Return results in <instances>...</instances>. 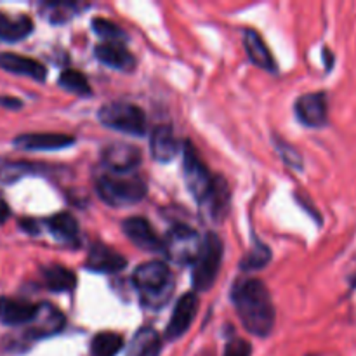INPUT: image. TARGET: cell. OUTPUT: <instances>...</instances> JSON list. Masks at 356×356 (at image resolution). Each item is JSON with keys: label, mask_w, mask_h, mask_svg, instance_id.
Listing matches in <instances>:
<instances>
[{"label": "cell", "mask_w": 356, "mask_h": 356, "mask_svg": "<svg viewBox=\"0 0 356 356\" xmlns=\"http://www.w3.org/2000/svg\"><path fill=\"white\" fill-rule=\"evenodd\" d=\"M94 54L103 65L117 68L120 72H131L136 66V58L125 47L124 42H101L94 49Z\"/></svg>", "instance_id": "9a60e30c"}, {"label": "cell", "mask_w": 356, "mask_h": 356, "mask_svg": "<svg viewBox=\"0 0 356 356\" xmlns=\"http://www.w3.org/2000/svg\"><path fill=\"white\" fill-rule=\"evenodd\" d=\"M198 312V296L195 292H186L179 298L177 305L174 306V312L170 315L169 325L165 329V337L169 341L179 339L193 323Z\"/></svg>", "instance_id": "30bf717a"}, {"label": "cell", "mask_w": 356, "mask_h": 356, "mask_svg": "<svg viewBox=\"0 0 356 356\" xmlns=\"http://www.w3.org/2000/svg\"><path fill=\"white\" fill-rule=\"evenodd\" d=\"M122 229H124L125 236L139 249L146 250V252H163V240L156 235L148 219L139 218V216L127 218L122 222Z\"/></svg>", "instance_id": "8fae6325"}, {"label": "cell", "mask_w": 356, "mask_h": 356, "mask_svg": "<svg viewBox=\"0 0 356 356\" xmlns=\"http://www.w3.org/2000/svg\"><path fill=\"white\" fill-rule=\"evenodd\" d=\"M125 266H127V259L104 243H94L87 254L86 268L96 273H118Z\"/></svg>", "instance_id": "4fadbf2b"}, {"label": "cell", "mask_w": 356, "mask_h": 356, "mask_svg": "<svg viewBox=\"0 0 356 356\" xmlns=\"http://www.w3.org/2000/svg\"><path fill=\"white\" fill-rule=\"evenodd\" d=\"M96 191L104 204L111 207H125L141 202L146 195V184L134 174L108 172L97 177Z\"/></svg>", "instance_id": "3957f363"}, {"label": "cell", "mask_w": 356, "mask_h": 356, "mask_svg": "<svg viewBox=\"0 0 356 356\" xmlns=\"http://www.w3.org/2000/svg\"><path fill=\"white\" fill-rule=\"evenodd\" d=\"M162 350L160 334L152 327H141L132 337L125 356H159Z\"/></svg>", "instance_id": "ffe728a7"}, {"label": "cell", "mask_w": 356, "mask_h": 356, "mask_svg": "<svg viewBox=\"0 0 356 356\" xmlns=\"http://www.w3.org/2000/svg\"><path fill=\"white\" fill-rule=\"evenodd\" d=\"M323 54H325L323 58H325V61H327V70H330L334 65V54L329 51V49H323Z\"/></svg>", "instance_id": "836d02e7"}, {"label": "cell", "mask_w": 356, "mask_h": 356, "mask_svg": "<svg viewBox=\"0 0 356 356\" xmlns=\"http://www.w3.org/2000/svg\"><path fill=\"white\" fill-rule=\"evenodd\" d=\"M44 280L52 292H72L76 287V275L61 264L44 268Z\"/></svg>", "instance_id": "603a6c76"}, {"label": "cell", "mask_w": 356, "mask_h": 356, "mask_svg": "<svg viewBox=\"0 0 356 356\" xmlns=\"http://www.w3.org/2000/svg\"><path fill=\"white\" fill-rule=\"evenodd\" d=\"M9 214H10L9 205H7V202L0 197V225H2V222H6V219L9 218Z\"/></svg>", "instance_id": "d6a6232c"}, {"label": "cell", "mask_w": 356, "mask_h": 356, "mask_svg": "<svg viewBox=\"0 0 356 356\" xmlns=\"http://www.w3.org/2000/svg\"><path fill=\"white\" fill-rule=\"evenodd\" d=\"M277 148H278V152L282 153V159L285 160V163H287L289 167H292V169H299V170L302 169L301 155H299V153L296 152L291 145H287V143L277 139Z\"/></svg>", "instance_id": "f1b7e54d"}, {"label": "cell", "mask_w": 356, "mask_h": 356, "mask_svg": "<svg viewBox=\"0 0 356 356\" xmlns=\"http://www.w3.org/2000/svg\"><path fill=\"white\" fill-rule=\"evenodd\" d=\"M200 245V236L193 228L186 225H176L169 229L163 238V254L169 261L184 266V264L193 263Z\"/></svg>", "instance_id": "52a82bcc"}, {"label": "cell", "mask_w": 356, "mask_h": 356, "mask_svg": "<svg viewBox=\"0 0 356 356\" xmlns=\"http://www.w3.org/2000/svg\"><path fill=\"white\" fill-rule=\"evenodd\" d=\"M92 30L103 38V42H122L125 37L124 30L110 19L104 17H94L92 19Z\"/></svg>", "instance_id": "83f0119b"}, {"label": "cell", "mask_w": 356, "mask_h": 356, "mask_svg": "<svg viewBox=\"0 0 356 356\" xmlns=\"http://www.w3.org/2000/svg\"><path fill=\"white\" fill-rule=\"evenodd\" d=\"M271 261V250L268 249L266 245L257 242L252 249L247 252V256L243 257L242 263H240V268L243 271H252V270H261V268L266 266Z\"/></svg>", "instance_id": "4316f807"}, {"label": "cell", "mask_w": 356, "mask_h": 356, "mask_svg": "<svg viewBox=\"0 0 356 356\" xmlns=\"http://www.w3.org/2000/svg\"><path fill=\"white\" fill-rule=\"evenodd\" d=\"M38 306L21 299L2 298L0 299V320L6 325H24L33 320Z\"/></svg>", "instance_id": "d6986e66"}, {"label": "cell", "mask_w": 356, "mask_h": 356, "mask_svg": "<svg viewBox=\"0 0 356 356\" xmlns=\"http://www.w3.org/2000/svg\"><path fill=\"white\" fill-rule=\"evenodd\" d=\"M101 124L113 131L124 132L131 136L146 134V115L138 104L129 101H111L103 104L97 113Z\"/></svg>", "instance_id": "5b68a950"}, {"label": "cell", "mask_w": 356, "mask_h": 356, "mask_svg": "<svg viewBox=\"0 0 356 356\" xmlns=\"http://www.w3.org/2000/svg\"><path fill=\"white\" fill-rule=\"evenodd\" d=\"M183 174L188 191L202 205L214 188L216 176H212L211 170L198 155L197 148L190 141L183 145Z\"/></svg>", "instance_id": "8992f818"}, {"label": "cell", "mask_w": 356, "mask_h": 356, "mask_svg": "<svg viewBox=\"0 0 356 356\" xmlns=\"http://www.w3.org/2000/svg\"><path fill=\"white\" fill-rule=\"evenodd\" d=\"M59 86L68 92L76 94V96H90L92 94L87 76L76 70H63L61 75H59Z\"/></svg>", "instance_id": "484cf974"}, {"label": "cell", "mask_w": 356, "mask_h": 356, "mask_svg": "<svg viewBox=\"0 0 356 356\" xmlns=\"http://www.w3.org/2000/svg\"><path fill=\"white\" fill-rule=\"evenodd\" d=\"M104 167L113 174H132L141 163V152L129 143H111L103 149Z\"/></svg>", "instance_id": "9c48e42d"}, {"label": "cell", "mask_w": 356, "mask_h": 356, "mask_svg": "<svg viewBox=\"0 0 356 356\" xmlns=\"http://www.w3.org/2000/svg\"><path fill=\"white\" fill-rule=\"evenodd\" d=\"M124 348V337L117 332H99L90 343L92 356H117Z\"/></svg>", "instance_id": "d4e9b609"}, {"label": "cell", "mask_w": 356, "mask_h": 356, "mask_svg": "<svg viewBox=\"0 0 356 356\" xmlns=\"http://www.w3.org/2000/svg\"><path fill=\"white\" fill-rule=\"evenodd\" d=\"M65 323V315H63L58 308L49 305V302H44V305L38 306L33 320L30 322V334L35 337L56 336L58 332H61Z\"/></svg>", "instance_id": "5bb4252c"}, {"label": "cell", "mask_w": 356, "mask_h": 356, "mask_svg": "<svg viewBox=\"0 0 356 356\" xmlns=\"http://www.w3.org/2000/svg\"><path fill=\"white\" fill-rule=\"evenodd\" d=\"M243 45H245L247 54H249V59L254 65L266 70V72H277V63H275L268 45L264 44L263 37L256 30L247 28L243 31Z\"/></svg>", "instance_id": "ac0fdd59"}, {"label": "cell", "mask_w": 356, "mask_h": 356, "mask_svg": "<svg viewBox=\"0 0 356 356\" xmlns=\"http://www.w3.org/2000/svg\"><path fill=\"white\" fill-rule=\"evenodd\" d=\"M149 149L152 156L160 163L172 162L179 152V143H177L176 134L169 125H159L153 129L152 139H149Z\"/></svg>", "instance_id": "e0dca14e"}, {"label": "cell", "mask_w": 356, "mask_h": 356, "mask_svg": "<svg viewBox=\"0 0 356 356\" xmlns=\"http://www.w3.org/2000/svg\"><path fill=\"white\" fill-rule=\"evenodd\" d=\"M73 9H75L73 3H49V14H51L49 19L52 23H63V21L70 19L73 16Z\"/></svg>", "instance_id": "f546056e"}, {"label": "cell", "mask_w": 356, "mask_h": 356, "mask_svg": "<svg viewBox=\"0 0 356 356\" xmlns=\"http://www.w3.org/2000/svg\"><path fill=\"white\" fill-rule=\"evenodd\" d=\"M0 104L6 108H13V110L23 106V103L19 99H14V97H0Z\"/></svg>", "instance_id": "1f68e13d"}, {"label": "cell", "mask_w": 356, "mask_h": 356, "mask_svg": "<svg viewBox=\"0 0 356 356\" xmlns=\"http://www.w3.org/2000/svg\"><path fill=\"white\" fill-rule=\"evenodd\" d=\"M0 68L6 72L14 73V75H23L28 79L44 82L47 76V70L37 59L26 58V56L14 54V52H2L0 54Z\"/></svg>", "instance_id": "2e32d148"}, {"label": "cell", "mask_w": 356, "mask_h": 356, "mask_svg": "<svg viewBox=\"0 0 356 356\" xmlns=\"http://www.w3.org/2000/svg\"><path fill=\"white\" fill-rule=\"evenodd\" d=\"M222 254H225L222 240L216 233H207L197 257L191 263L193 264L191 278H193L195 292H205L214 285L219 270H221Z\"/></svg>", "instance_id": "277c9868"}, {"label": "cell", "mask_w": 356, "mask_h": 356, "mask_svg": "<svg viewBox=\"0 0 356 356\" xmlns=\"http://www.w3.org/2000/svg\"><path fill=\"white\" fill-rule=\"evenodd\" d=\"M232 301L243 329L252 336H270L275 327L273 299L266 285L256 278H242L232 289Z\"/></svg>", "instance_id": "6da1fadb"}, {"label": "cell", "mask_w": 356, "mask_h": 356, "mask_svg": "<svg viewBox=\"0 0 356 356\" xmlns=\"http://www.w3.org/2000/svg\"><path fill=\"white\" fill-rule=\"evenodd\" d=\"M31 31H33V21H31V17L24 16V14L9 16L6 13H0V40H23Z\"/></svg>", "instance_id": "44dd1931"}, {"label": "cell", "mask_w": 356, "mask_h": 356, "mask_svg": "<svg viewBox=\"0 0 356 356\" xmlns=\"http://www.w3.org/2000/svg\"><path fill=\"white\" fill-rule=\"evenodd\" d=\"M351 289H356V277L353 278V284H351Z\"/></svg>", "instance_id": "e575fe53"}, {"label": "cell", "mask_w": 356, "mask_h": 356, "mask_svg": "<svg viewBox=\"0 0 356 356\" xmlns=\"http://www.w3.org/2000/svg\"><path fill=\"white\" fill-rule=\"evenodd\" d=\"M75 145V138L59 132H31L14 139V146L26 152H54Z\"/></svg>", "instance_id": "7c38bea8"}, {"label": "cell", "mask_w": 356, "mask_h": 356, "mask_svg": "<svg viewBox=\"0 0 356 356\" xmlns=\"http://www.w3.org/2000/svg\"><path fill=\"white\" fill-rule=\"evenodd\" d=\"M250 344L245 339L240 337H233L228 344H226L225 356H250Z\"/></svg>", "instance_id": "4dcf8cb0"}, {"label": "cell", "mask_w": 356, "mask_h": 356, "mask_svg": "<svg viewBox=\"0 0 356 356\" xmlns=\"http://www.w3.org/2000/svg\"><path fill=\"white\" fill-rule=\"evenodd\" d=\"M298 120L312 129L325 127L329 124V99L325 92H308L298 97L294 104Z\"/></svg>", "instance_id": "ba28073f"}, {"label": "cell", "mask_w": 356, "mask_h": 356, "mask_svg": "<svg viewBox=\"0 0 356 356\" xmlns=\"http://www.w3.org/2000/svg\"><path fill=\"white\" fill-rule=\"evenodd\" d=\"M47 228L56 238L63 242H75L79 238V222L70 212H59L49 218Z\"/></svg>", "instance_id": "cb8c5ba5"}, {"label": "cell", "mask_w": 356, "mask_h": 356, "mask_svg": "<svg viewBox=\"0 0 356 356\" xmlns=\"http://www.w3.org/2000/svg\"><path fill=\"white\" fill-rule=\"evenodd\" d=\"M132 282L141 296V302L149 309L162 308L174 291L172 271L162 261H149L136 268Z\"/></svg>", "instance_id": "7a4b0ae2"}, {"label": "cell", "mask_w": 356, "mask_h": 356, "mask_svg": "<svg viewBox=\"0 0 356 356\" xmlns=\"http://www.w3.org/2000/svg\"><path fill=\"white\" fill-rule=\"evenodd\" d=\"M205 209L209 211V214L216 219V221H221L226 214H228L229 207V188L225 183V179L221 177H216L214 188H212L211 195L207 197V200L204 202Z\"/></svg>", "instance_id": "7402d4cb"}]
</instances>
